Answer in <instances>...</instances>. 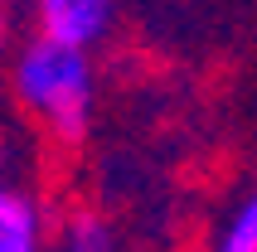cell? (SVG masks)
<instances>
[{
    "mask_svg": "<svg viewBox=\"0 0 257 252\" xmlns=\"http://www.w3.org/2000/svg\"><path fill=\"white\" fill-rule=\"evenodd\" d=\"M0 252H49L44 204L15 184L0 194Z\"/></svg>",
    "mask_w": 257,
    "mask_h": 252,
    "instance_id": "3957f363",
    "label": "cell"
},
{
    "mask_svg": "<svg viewBox=\"0 0 257 252\" xmlns=\"http://www.w3.org/2000/svg\"><path fill=\"white\" fill-rule=\"evenodd\" d=\"M29 5L44 39L83 49V54L102 44L116 25V0H29Z\"/></svg>",
    "mask_w": 257,
    "mask_h": 252,
    "instance_id": "7a4b0ae2",
    "label": "cell"
},
{
    "mask_svg": "<svg viewBox=\"0 0 257 252\" xmlns=\"http://www.w3.org/2000/svg\"><path fill=\"white\" fill-rule=\"evenodd\" d=\"M10 83H15V102L25 107V116H34L54 141L78 146L87 136L92 107H97V73H92V58L83 49H68V44L34 34L15 54Z\"/></svg>",
    "mask_w": 257,
    "mask_h": 252,
    "instance_id": "6da1fadb",
    "label": "cell"
},
{
    "mask_svg": "<svg viewBox=\"0 0 257 252\" xmlns=\"http://www.w3.org/2000/svg\"><path fill=\"white\" fill-rule=\"evenodd\" d=\"M209 252H257V184L243 199H233L223 223H218Z\"/></svg>",
    "mask_w": 257,
    "mask_h": 252,
    "instance_id": "277c9868",
    "label": "cell"
},
{
    "mask_svg": "<svg viewBox=\"0 0 257 252\" xmlns=\"http://www.w3.org/2000/svg\"><path fill=\"white\" fill-rule=\"evenodd\" d=\"M63 252H121V238L116 228L102 218L97 209H78L63 218Z\"/></svg>",
    "mask_w": 257,
    "mask_h": 252,
    "instance_id": "5b68a950",
    "label": "cell"
}]
</instances>
